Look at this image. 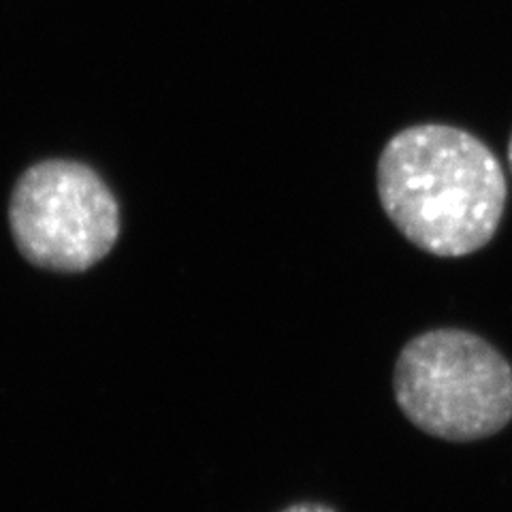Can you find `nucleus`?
Listing matches in <instances>:
<instances>
[{
	"mask_svg": "<svg viewBox=\"0 0 512 512\" xmlns=\"http://www.w3.org/2000/svg\"><path fill=\"white\" fill-rule=\"evenodd\" d=\"M9 224L15 246L32 265L84 271L116 246L120 207L90 167L75 160H43L15 184Z\"/></svg>",
	"mask_w": 512,
	"mask_h": 512,
	"instance_id": "3",
	"label": "nucleus"
},
{
	"mask_svg": "<svg viewBox=\"0 0 512 512\" xmlns=\"http://www.w3.org/2000/svg\"><path fill=\"white\" fill-rule=\"evenodd\" d=\"M284 512H333V510L327 506H320V504H297V506L286 508Z\"/></svg>",
	"mask_w": 512,
	"mask_h": 512,
	"instance_id": "4",
	"label": "nucleus"
},
{
	"mask_svg": "<svg viewBox=\"0 0 512 512\" xmlns=\"http://www.w3.org/2000/svg\"><path fill=\"white\" fill-rule=\"evenodd\" d=\"M395 397L425 434L480 440L512 419V370L498 350L468 331H429L399 355Z\"/></svg>",
	"mask_w": 512,
	"mask_h": 512,
	"instance_id": "2",
	"label": "nucleus"
},
{
	"mask_svg": "<svg viewBox=\"0 0 512 512\" xmlns=\"http://www.w3.org/2000/svg\"><path fill=\"white\" fill-rule=\"evenodd\" d=\"M378 197L408 242L436 256H466L498 231L508 186L500 160L478 137L419 124L384 146Z\"/></svg>",
	"mask_w": 512,
	"mask_h": 512,
	"instance_id": "1",
	"label": "nucleus"
},
{
	"mask_svg": "<svg viewBox=\"0 0 512 512\" xmlns=\"http://www.w3.org/2000/svg\"><path fill=\"white\" fill-rule=\"evenodd\" d=\"M508 163H510V169H512V135H510V141H508Z\"/></svg>",
	"mask_w": 512,
	"mask_h": 512,
	"instance_id": "5",
	"label": "nucleus"
}]
</instances>
